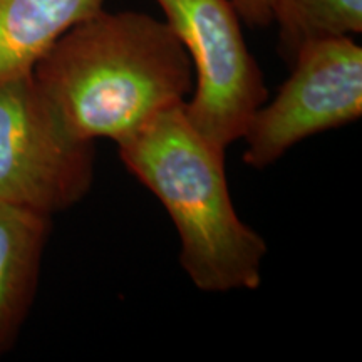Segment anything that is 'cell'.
I'll return each instance as SVG.
<instances>
[{"label": "cell", "mask_w": 362, "mask_h": 362, "mask_svg": "<svg viewBox=\"0 0 362 362\" xmlns=\"http://www.w3.org/2000/svg\"><path fill=\"white\" fill-rule=\"evenodd\" d=\"M33 78L76 138L119 146L185 103L193 66L166 21L101 8L39 59Z\"/></svg>", "instance_id": "6da1fadb"}, {"label": "cell", "mask_w": 362, "mask_h": 362, "mask_svg": "<svg viewBox=\"0 0 362 362\" xmlns=\"http://www.w3.org/2000/svg\"><path fill=\"white\" fill-rule=\"evenodd\" d=\"M104 0H0V81L30 74L72 27L93 17Z\"/></svg>", "instance_id": "52a82bcc"}, {"label": "cell", "mask_w": 362, "mask_h": 362, "mask_svg": "<svg viewBox=\"0 0 362 362\" xmlns=\"http://www.w3.org/2000/svg\"><path fill=\"white\" fill-rule=\"evenodd\" d=\"M94 180V143L76 138L30 74L0 81V202L52 216Z\"/></svg>", "instance_id": "3957f363"}, {"label": "cell", "mask_w": 362, "mask_h": 362, "mask_svg": "<svg viewBox=\"0 0 362 362\" xmlns=\"http://www.w3.org/2000/svg\"><path fill=\"white\" fill-rule=\"evenodd\" d=\"M51 216L0 202V356L33 307Z\"/></svg>", "instance_id": "8992f818"}, {"label": "cell", "mask_w": 362, "mask_h": 362, "mask_svg": "<svg viewBox=\"0 0 362 362\" xmlns=\"http://www.w3.org/2000/svg\"><path fill=\"white\" fill-rule=\"evenodd\" d=\"M292 67L274 101L262 104L242 136L243 161L252 168H267L309 136L362 115V49L351 35L305 40Z\"/></svg>", "instance_id": "5b68a950"}, {"label": "cell", "mask_w": 362, "mask_h": 362, "mask_svg": "<svg viewBox=\"0 0 362 362\" xmlns=\"http://www.w3.org/2000/svg\"><path fill=\"white\" fill-rule=\"evenodd\" d=\"M194 66V94L185 101L189 124L225 151L242 139L269 98L230 0H156Z\"/></svg>", "instance_id": "277c9868"}, {"label": "cell", "mask_w": 362, "mask_h": 362, "mask_svg": "<svg viewBox=\"0 0 362 362\" xmlns=\"http://www.w3.org/2000/svg\"><path fill=\"white\" fill-rule=\"evenodd\" d=\"M243 21L252 25H269L275 21L277 0H230Z\"/></svg>", "instance_id": "9c48e42d"}, {"label": "cell", "mask_w": 362, "mask_h": 362, "mask_svg": "<svg viewBox=\"0 0 362 362\" xmlns=\"http://www.w3.org/2000/svg\"><path fill=\"white\" fill-rule=\"evenodd\" d=\"M292 61L298 45L325 35L362 33V0H277L275 21Z\"/></svg>", "instance_id": "ba28073f"}, {"label": "cell", "mask_w": 362, "mask_h": 362, "mask_svg": "<svg viewBox=\"0 0 362 362\" xmlns=\"http://www.w3.org/2000/svg\"><path fill=\"white\" fill-rule=\"evenodd\" d=\"M124 166L163 203L180 237V265L198 291H257L267 243L237 215L225 151L189 124L185 103L119 144Z\"/></svg>", "instance_id": "7a4b0ae2"}]
</instances>
